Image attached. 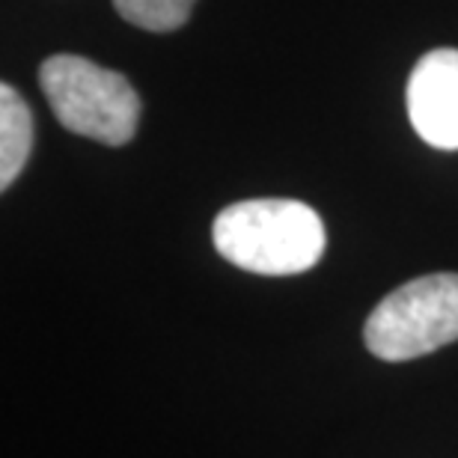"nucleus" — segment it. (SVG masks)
Wrapping results in <instances>:
<instances>
[{
    "label": "nucleus",
    "instance_id": "obj_1",
    "mask_svg": "<svg viewBox=\"0 0 458 458\" xmlns=\"http://www.w3.org/2000/svg\"><path fill=\"white\" fill-rule=\"evenodd\" d=\"M212 242L229 265L265 277L304 274L325 253V224L298 199H244L212 224Z\"/></svg>",
    "mask_w": 458,
    "mask_h": 458
},
{
    "label": "nucleus",
    "instance_id": "obj_2",
    "mask_svg": "<svg viewBox=\"0 0 458 458\" xmlns=\"http://www.w3.org/2000/svg\"><path fill=\"white\" fill-rule=\"evenodd\" d=\"M39 84L54 116L72 134L105 146L134 140L140 96L125 75L78 54H54L42 63Z\"/></svg>",
    "mask_w": 458,
    "mask_h": 458
},
{
    "label": "nucleus",
    "instance_id": "obj_3",
    "mask_svg": "<svg viewBox=\"0 0 458 458\" xmlns=\"http://www.w3.org/2000/svg\"><path fill=\"white\" fill-rule=\"evenodd\" d=\"M458 340V274H426L393 289L363 327L378 360L402 363Z\"/></svg>",
    "mask_w": 458,
    "mask_h": 458
},
{
    "label": "nucleus",
    "instance_id": "obj_4",
    "mask_svg": "<svg viewBox=\"0 0 458 458\" xmlns=\"http://www.w3.org/2000/svg\"><path fill=\"white\" fill-rule=\"evenodd\" d=\"M408 116L435 149H458V51L437 48L420 57L408 78Z\"/></svg>",
    "mask_w": 458,
    "mask_h": 458
},
{
    "label": "nucleus",
    "instance_id": "obj_5",
    "mask_svg": "<svg viewBox=\"0 0 458 458\" xmlns=\"http://www.w3.org/2000/svg\"><path fill=\"white\" fill-rule=\"evenodd\" d=\"M33 152V114L15 87H0V188L21 176Z\"/></svg>",
    "mask_w": 458,
    "mask_h": 458
},
{
    "label": "nucleus",
    "instance_id": "obj_6",
    "mask_svg": "<svg viewBox=\"0 0 458 458\" xmlns=\"http://www.w3.org/2000/svg\"><path fill=\"white\" fill-rule=\"evenodd\" d=\"M197 0H114V9L128 24L149 33H170L188 24Z\"/></svg>",
    "mask_w": 458,
    "mask_h": 458
}]
</instances>
